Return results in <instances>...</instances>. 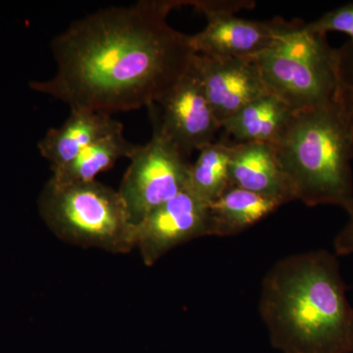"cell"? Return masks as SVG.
<instances>
[{
    "label": "cell",
    "instance_id": "cell-9",
    "mask_svg": "<svg viewBox=\"0 0 353 353\" xmlns=\"http://www.w3.org/2000/svg\"><path fill=\"white\" fill-rule=\"evenodd\" d=\"M192 65L221 128L250 102L272 94L252 58L196 53Z\"/></svg>",
    "mask_w": 353,
    "mask_h": 353
},
{
    "label": "cell",
    "instance_id": "cell-16",
    "mask_svg": "<svg viewBox=\"0 0 353 353\" xmlns=\"http://www.w3.org/2000/svg\"><path fill=\"white\" fill-rule=\"evenodd\" d=\"M233 143L218 141L204 146L190 164L188 189L202 201L211 203L230 187V160Z\"/></svg>",
    "mask_w": 353,
    "mask_h": 353
},
{
    "label": "cell",
    "instance_id": "cell-13",
    "mask_svg": "<svg viewBox=\"0 0 353 353\" xmlns=\"http://www.w3.org/2000/svg\"><path fill=\"white\" fill-rule=\"evenodd\" d=\"M294 111L274 94L255 99L225 121L223 131L234 143L275 145Z\"/></svg>",
    "mask_w": 353,
    "mask_h": 353
},
{
    "label": "cell",
    "instance_id": "cell-15",
    "mask_svg": "<svg viewBox=\"0 0 353 353\" xmlns=\"http://www.w3.org/2000/svg\"><path fill=\"white\" fill-rule=\"evenodd\" d=\"M138 148L124 136V129L111 132L85 148L62 168L52 172L58 183L90 182L102 172L112 168L121 158H129Z\"/></svg>",
    "mask_w": 353,
    "mask_h": 353
},
{
    "label": "cell",
    "instance_id": "cell-14",
    "mask_svg": "<svg viewBox=\"0 0 353 353\" xmlns=\"http://www.w3.org/2000/svg\"><path fill=\"white\" fill-rule=\"evenodd\" d=\"M282 204L255 192L231 185L209 203L212 236H231L245 231L268 217Z\"/></svg>",
    "mask_w": 353,
    "mask_h": 353
},
{
    "label": "cell",
    "instance_id": "cell-2",
    "mask_svg": "<svg viewBox=\"0 0 353 353\" xmlns=\"http://www.w3.org/2000/svg\"><path fill=\"white\" fill-rule=\"evenodd\" d=\"M259 314L282 353H353V307L336 254L279 260L262 281Z\"/></svg>",
    "mask_w": 353,
    "mask_h": 353
},
{
    "label": "cell",
    "instance_id": "cell-11",
    "mask_svg": "<svg viewBox=\"0 0 353 353\" xmlns=\"http://www.w3.org/2000/svg\"><path fill=\"white\" fill-rule=\"evenodd\" d=\"M231 185L271 197L282 205L297 201L296 192L269 143H234L230 160Z\"/></svg>",
    "mask_w": 353,
    "mask_h": 353
},
{
    "label": "cell",
    "instance_id": "cell-18",
    "mask_svg": "<svg viewBox=\"0 0 353 353\" xmlns=\"http://www.w3.org/2000/svg\"><path fill=\"white\" fill-rule=\"evenodd\" d=\"M312 31L327 34L329 32H339L350 37L353 43V1L325 13L319 19L307 23Z\"/></svg>",
    "mask_w": 353,
    "mask_h": 353
},
{
    "label": "cell",
    "instance_id": "cell-1",
    "mask_svg": "<svg viewBox=\"0 0 353 353\" xmlns=\"http://www.w3.org/2000/svg\"><path fill=\"white\" fill-rule=\"evenodd\" d=\"M188 0H141L72 23L51 43L57 71L32 83L70 110L111 114L148 108L173 88L196 54L167 18Z\"/></svg>",
    "mask_w": 353,
    "mask_h": 353
},
{
    "label": "cell",
    "instance_id": "cell-3",
    "mask_svg": "<svg viewBox=\"0 0 353 353\" xmlns=\"http://www.w3.org/2000/svg\"><path fill=\"white\" fill-rule=\"evenodd\" d=\"M273 146L297 201L352 210V145L334 101L294 111Z\"/></svg>",
    "mask_w": 353,
    "mask_h": 353
},
{
    "label": "cell",
    "instance_id": "cell-5",
    "mask_svg": "<svg viewBox=\"0 0 353 353\" xmlns=\"http://www.w3.org/2000/svg\"><path fill=\"white\" fill-rule=\"evenodd\" d=\"M252 59L269 90L292 111L334 101L336 48L327 34L312 31L303 21H289L275 43Z\"/></svg>",
    "mask_w": 353,
    "mask_h": 353
},
{
    "label": "cell",
    "instance_id": "cell-8",
    "mask_svg": "<svg viewBox=\"0 0 353 353\" xmlns=\"http://www.w3.org/2000/svg\"><path fill=\"white\" fill-rule=\"evenodd\" d=\"M136 229L143 263L152 266L176 246L212 236L209 203L187 188L152 211Z\"/></svg>",
    "mask_w": 353,
    "mask_h": 353
},
{
    "label": "cell",
    "instance_id": "cell-19",
    "mask_svg": "<svg viewBox=\"0 0 353 353\" xmlns=\"http://www.w3.org/2000/svg\"><path fill=\"white\" fill-rule=\"evenodd\" d=\"M188 6L206 15H224L238 13L245 9H252L256 2L252 0H188Z\"/></svg>",
    "mask_w": 353,
    "mask_h": 353
},
{
    "label": "cell",
    "instance_id": "cell-12",
    "mask_svg": "<svg viewBox=\"0 0 353 353\" xmlns=\"http://www.w3.org/2000/svg\"><path fill=\"white\" fill-rule=\"evenodd\" d=\"M124 129L109 114L71 110L62 126L52 128L39 141L41 155L50 162L51 170L62 168L99 139Z\"/></svg>",
    "mask_w": 353,
    "mask_h": 353
},
{
    "label": "cell",
    "instance_id": "cell-7",
    "mask_svg": "<svg viewBox=\"0 0 353 353\" xmlns=\"http://www.w3.org/2000/svg\"><path fill=\"white\" fill-rule=\"evenodd\" d=\"M148 108L153 132L170 141L185 157L214 143L216 134L222 129L194 65L173 88Z\"/></svg>",
    "mask_w": 353,
    "mask_h": 353
},
{
    "label": "cell",
    "instance_id": "cell-4",
    "mask_svg": "<svg viewBox=\"0 0 353 353\" xmlns=\"http://www.w3.org/2000/svg\"><path fill=\"white\" fill-rule=\"evenodd\" d=\"M39 209L52 234L71 245L121 254L137 248V229L119 192L97 180L62 183L50 178Z\"/></svg>",
    "mask_w": 353,
    "mask_h": 353
},
{
    "label": "cell",
    "instance_id": "cell-20",
    "mask_svg": "<svg viewBox=\"0 0 353 353\" xmlns=\"http://www.w3.org/2000/svg\"><path fill=\"white\" fill-rule=\"evenodd\" d=\"M348 222L334 240V254L336 256L353 253V208L347 212Z\"/></svg>",
    "mask_w": 353,
    "mask_h": 353
},
{
    "label": "cell",
    "instance_id": "cell-17",
    "mask_svg": "<svg viewBox=\"0 0 353 353\" xmlns=\"http://www.w3.org/2000/svg\"><path fill=\"white\" fill-rule=\"evenodd\" d=\"M336 90L334 103L347 128L353 154V43L336 48Z\"/></svg>",
    "mask_w": 353,
    "mask_h": 353
},
{
    "label": "cell",
    "instance_id": "cell-10",
    "mask_svg": "<svg viewBox=\"0 0 353 353\" xmlns=\"http://www.w3.org/2000/svg\"><path fill=\"white\" fill-rule=\"evenodd\" d=\"M208 25L190 36L192 48L199 54L252 58L275 43L289 21L241 19L234 14L206 15Z\"/></svg>",
    "mask_w": 353,
    "mask_h": 353
},
{
    "label": "cell",
    "instance_id": "cell-6",
    "mask_svg": "<svg viewBox=\"0 0 353 353\" xmlns=\"http://www.w3.org/2000/svg\"><path fill=\"white\" fill-rule=\"evenodd\" d=\"M130 160L118 192L137 227L155 208L187 189L192 163L157 132L145 145H138Z\"/></svg>",
    "mask_w": 353,
    "mask_h": 353
}]
</instances>
